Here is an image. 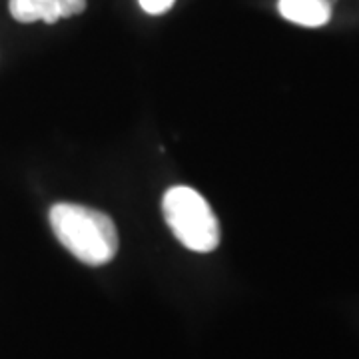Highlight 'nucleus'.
Returning <instances> with one entry per match:
<instances>
[{"label": "nucleus", "instance_id": "39448f33", "mask_svg": "<svg viewBox=\"0 0 359 359\" xmlns=\"http://www.w3.org/2000/svg\"><path fill=\"white\" fill-rule=\"evenodd\" d=\"M174 0H140V6L148 14H164L172 8Z\"/></svg>", "mask_w": 359, "mask_h": 359}, {"label": "nucleus", "instance_id": "f257e3e1", "mask_svg": "<svg viewBox=\"0 0 359 359\" xmlns=\"http://www.w3.org/2000/svg\"><path fill=\"white\" fill-rule=\"evenodd\" d=\"M50 226L58 242L88 266H104L118 252V231L104 212L78 204L50 208Z\"/></svg>", "mask_w": 359, "mask_h": 359}, {"label": "nucleus", "instance_id": "7ed1b4c3", "mask_svg": "<svg viewBox=\"0 0 359 359\" xmlns=\"http://www.w3.org/2000/svg\"><path fill=\"white\" fill-rule=\"evenodd\" d=\"M11 14L18 22H56L58 18H68L74 14L84 13L86 0H11Z\"/></svg>", "mask_w": 359, "mask_h": 359}, {"label": "nucleus", "instance_id": "20e7f679", "mask_svg": "<svg viewBox=\"0 0 359 359\" xmlns=\"http://www.w3.org/2000/svg\"><path fill=\"white\" fill-rule=\"evenodd\" d=\"M280 14L295 25L323 26L332 16V6L327 0H280Z\"/></svg>", "mask_w": 359, "mask_h": 359}, {"label": "nucleus", "instance_id": "f03ea898", "mask_svg": "<svg viewBox=\"0 0 359 359\" xmlns=\"http://www.w3.org/2000/svg\"><path fill=\"white\" fill-rule=\"evenodd\" d=\"M162 210L180 244L198 254H208L218 248L219 222L202 194L188 186H174L164 194Z\"/></svg>", "mask_w": 359, "mask_h": 359}]
</instances>
